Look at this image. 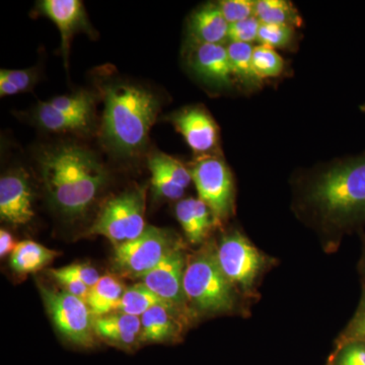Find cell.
<instances>
[{
  "label": "cell",
  "instance_id": "cell-1",
  "mask_svg": "<svg viewBox=\"0 0 365 365\" xmlns=\"http://www.w3.org/2000/svg\"><path fill=\"white\" fill-rule=\"evenodd\" d=\"M297 216L336 248L341 237L365 227V151L334 160L297 181Z\"/></svg>",
  "mask_w": 365,
  "mask_h": 365
},
{
  "label": "cell",
  "instance_id": "cell-2",
  "mask_svg": "<svg viewBox=\"0 0 365 365\" xmlns=\"http://www.w3.org/2000/svg\"><path fill=\"white\" fill-rule=\"evenodd\" d=\"M46 193L53 207L69 218L85 215L108 181L98 158L76 144H58L37 158Z\"/></svg>",
  "mask_w": 365,
  "mask_h": 365
},
{
  "label": "cell",
  "instance_id": "cell-3",
  "mask_svg": "<svg viewBox=\"0 0 365 365\" xmlns=\"http://www.w3.org/2000/svg\"><path fill=\"white\" fill-rule=\"evenodd\" d=\"M104 96V143L118 157H133L145 146L160 101L150 91L128 83L108 86Z\"/></svg>",
  "mask_w": 365,
  "mask_h": 365
},
{
  "label": "cell",
  "instance_id": "cell-4",
  "mask_svg": "<svg viewBox=\"0 0 365 365\" xmlns=\"http://www.w3.org/2000/svg\"><path fill=\"white\" fill-rule=\"evenodd\" d=\"M184 292L191 312L225 314L234 311L237 307L239 294L220 268L215 245H204L188 257Z\"/></svg>",
  "mask_w": 365,
  "mask_h": 365
},
{
  "label": "cell",
  "instance_id": "cell-5",
  "mask_svg": "<svg viewBox=\"0 0 365 365\" xmlns=\"http://www.w3.org/2000/svg\"><path fill=\"white\" fill-rule=\"evenodd\" d=\"M216 256L225 277L237 294L252 297L257 282L272 260L259 251L239 230L223 235L216 246Z\"/></svg>",
  "mask_w": 365,
  "mask_h": 365
},
{
  "label": "cell",
  "instance_id": "cell-6",
  "mask_svg": "<svg viewBox=\"0 0 365 365\" xmlns=\"http://www.w3.org/2000/svg\"><path fill=\"white\" fill-rule=\"evenodd\" d=\"M145 187H133L110 199L98 213L88 234L103 235L114 246L133 241L145 225Z\"/></svg>",
  "mask_w": 365,
  "mask_h": 365
},
{
  "label": "cell",
  "instance_id": "cell-7",
  "mask_svg": "<svg viewBox=\"0 0 365 365\" xmlns=\"http://www.w3.org/2000/svg\"><path fill=\"white\" fill-rule=\"evenodd\" d=\"M181 246L182 242L169 230L146 227L143 234L133 241L115 247L113 265L122 275L141 279Z\"/></svg>",
  "mask_w": 365,
  "mask_h": 365
},
{
  "label": "cell",
  "instance_id": "cell-8",
  "mask_svg": "<svg viewBox=\"0 0 365 365\" xmlns=\"http://www.w3.org/2000/svg\"><path fill=\"white\" fill-rule=\"evenodd\" d=\"M189 170L199 199L210 208L216 225L228 220L235 210V184L223 158L217 153L200 155Z\"/></svg>",
  "mask_w": 365,
  "mask_h": 365
},
{
  "label": "cell",
  "instance_id": "cell-9",
  "mask_svg": "<svg viewBox=\"0 0 365 365\" xmlns=\"http://www.w3.org/2000/svg\"><path fill=\"white\" fill-rule=\"evenodd\" d=\"M41 297L47 313L58 332L71 344L83 348L96 345L93 317L86 300L64 290L40 285Z\"/></svg>",
  "mask_w": 365,
  "mask_h": 365
},
{
  "label": "cell",
  "instance_id": "cell-10",
  "mask_svg": "<svg viewBox=\"0 0 365 365\" xmlns=\"http://www.w3.org/2000/svg\"><path fill=\"white\" fill-rule=\"evenodd\" d=\"M188 256L181 246L146 273L141 281L158 297L190 317L192 314L184 292V275Z\"/></svg>",
  "mask_w": 365,
  "mask_h": 365
},
{
  "label": "cell",
  "instance_id": "cell-11",
  "mask_svg": "<svg viewBox=\"0 0 365 365\" xmlns=\"http://www.w3.org/2000/svg\"><path fill=\"white\" fill-rule=\"evenodd\" d=\"M170 120L194 153L200 155L216 153L220 143L218 127L202 107L185 108Z\"/></svg>",
  "mask_w": 365,
  "mask_h": 365
},
{
  "label": "cell",
  "instance_id": "cell-12",
  "mask_svg": "<svg viewBox=\"0 0 365 365\" xmlns=\"http://www.w3.org/2000/svg\"><path fill=\"white\" fill-rule=\"evenodd\" d=\"M188 64L192 72L206 85L225 88H230L234 83L227 46L191 45Z\"/></svg>",
  "mask_w": 365,
  "mask_h": 365
},
{
  "label": "cell",
  "instance_id": "cell-13",
  "mask_svg": "<svg viewBox=\"0 0 365 365\" xmlns=\"http://www.w3.org/2000/svg\"><path fill=\"white\" fill-rule=\"evenodd\" d=\"M33 196L28 175L16 170L0 180V216L13 225H26L32 220Z\"/></svg>",
  "mask_w": 365,
  "mask_h": 365
},
{
  "label": "cell",
  "instance_id": "cell-14",
  "mask_svg": "<svg viewBox=\"0 0 365 365\" xmlns=\"http://www.w3.org/2000/svg\"><path fill=\"white\" fill-rule=\"evenodd\" d=\"M186 314L170 304H158L141 319V343H170L181 339Z\"/></svg>",
  "mask_w": 365,
  "mask_h": 365
},
{
  "label": "cell",
  "instance_id": "cell-15",
  "mask_svg": "<svg viewBox=\"0 0 365 365\" xmlns=\"http://www.w3.org/2000/svg\"><path fill=\"white\" fill-rule=\"evenodd\" d=\"M93 330L101 340L125 351L135 349L141 343V319L121 312L93 319Z\"/></svg>",
  "mask_w": 365,
  "mask_h": 365
},
{
  "label": "cell",
  "instance_id": "cell-16",
  "mask_svg": "<svg viewBox=\"0 0 365 365\" xmlns=\"http://www.w3.org/2000/svg\"><path fill=\"white\" fill-rule=\"evenodd\" d=\"M40 9L58 28L61 35L62 55L67 62L74 34L88 29L83 2L79 0H44L40 4Z\"/></svg>",
  "mask_w": 365,
  "mask_h": 365
},
{
  "label": "cell",
  "instance_id": "cell-17",
  "mask_svg": "<svg viewBox=\"0 0 365 365\" xmlns=\"http://www.w3.org/2000/svg\"><path fill=\"white\" fill-rule=\"evenodd\" d=\"M230 25L217 4L198 7L190 16L188 23L190 45H223L228 40Z\"/></svg>",
  "mask_w": 365,
  "mask_h": 365
},
{
  "label": "cell",
  "instance_id": "cell-18",
  "mask_svg": "<svg viewBox=\"0 0 365 365\" xmlns=\"http://www.w3.org/2000/svg\"><path fill=\"white\" fill-rule=\"evenodd\" d=\"M176 216L192 245L202 244L216 225L210 208L199 198L180 200L176 205Z\"/></svg>",
  "mask_w": 365,
  "mask_h": 365
},
{
  "label": "cell",
  "instance_id": "cell-19",
  "mask_svg": "<svg viewBox=\"0 0 365 365\" xmlns=\"http://www.w3.org/2000/svg\"><path fill=\"white\" fill-rule=\"evenodd\" d=\"M124 292L123 285L114 276L101 277L97 284L91 288L86 299L93 319L115 312Z\"/></svg>",
  "mask_w": 365,
  "mask_h": 365
},
{
  "label": "cell",
  "instance_id": "cell-20",
  "mask_svg": "<svg viewBox=\"0 0 365 365\" xmlns=\"http://www.w3.org/2000/svg\"><path fill=\"white\" fill-rule=\"evenodd\" d=\"M58 253L33 241L16 244L11 256V267L19 274L37 272L54 260Z\"/></svg>",
  "mask_w": 365,
  "mask_h": 365
},
{
  "label": "cell",
  "instance_id": "cell-21",
  "mask_svg": "<svg viewBox=\"0 0 365 365\" xmlns=\"http://www.w3.org/2000/svg\"><path fill=\"white\" fill-rule=\"evenodd\" d=\"M38 124L53 132H81L90 128L91 118L69 114L53 107L49 102H41L35 114Z\"/></svg>",
  "mask_w": 365,
  "mask_h": 365
},
{
  "label": "cell",
  "instance_id": "cell-22",
  "mask_svg": "<svg viewBox=\"0 0 365 365\" xmlns=\"http://www.w3.org/2000/svg\"><path fill=\"white\" fill-rule=\"evenodd\" d=\"M254 47L253 44L235 42L227 46L234 79L248 91L257 90L262 83L253 66Z\"/></svg>",
  "mask_w": 365,
  "mask_h": 365
},
{
  "label": "cell",
  "instance_id": "cell-23",
  "mask_svg": "<svg viewBox=\"0 0 365 365\" xmlns=\"http://www.w3.org/2000/svg\"><path fill=\"white\" fill-rule=\"evenodd\" d=\"M255 16L262 24L292 28L302 25V19L297 7L287 0H257L255 1Z\"/></svg>",
  "mask_w": 365,
  "mask_h": 365
},
{
  "label": "cell",
  "instance_id": "cell-24",
  "mask_svg": "<svg viewBox=\"0 0 365 365\" xmlns=\"http://www.w3.org/2000/svg\"><path fill=\"white\" fill-rule=\"evenodd\" d=\"M163 304L168 302L140 282L125 289L123 297L120 299L115 312L141 317L151 307Z\"/></svg>",
  "mask_w": 365,
  "mask_h": 365
},
{
  "label": "cell",
  "instance_id": "cell-25",
  "mask_svg": "<svg viewBox=\"0 0 365 365\" xmlns=\"http://www.w3.org/2000/svg\"><path fill=\"white\" fill-rule=\"evenodd\" d=\"M253 66L261 81L278 78L284 69V60L272 48L264 45L255 46Z\"/></svg>",
  "mask_w": 365,
  "mask_h": 365
},
{
  "label": "cell",
  "instance_id": "cell-26",
  "mask_svg": "<svg viewBox=\"0 0 365 365\" xmlns=\"http://www.w3.org/2000/svg\"><path fill=\"white\" fill-rule=\"evenodd\" d=\"M148 169L151 173V185L157 196L168 200H179L184 196L186 189L179 186L153 158H148Z\"/></svg>",
  "mask_w": 365,
  "mask_h": 365
},
{
  "label": "cell",
  "instance_id": "cell-27",
  "mask_svg": "<svg viewBox=\"0 0 365 365\" xmlns=\"http://www.w3.org/2000/svg\"><path fill=\"white\" fill-rule=\"evenodd\" d=\"M294 39L295 28L292 26L261 23L257 42L272 49H285L292 45Z\"/></svg>",
  "mask_w": 365,
  "mask_h": 365
},
{
  "label": "cell",
  "instance_id": "cell-28",
  "mask_svg": "<svg viewBox=\"0 0 365 365\" xmlns=\"http://www.w3.org/2000/svg\"><path fill=\"white\" fill-rule=\"evenodd\" d=\"M49 103L60 111L81 115V116L93 117L95 100L91 93H86V91L54 98Z\"/></svg>",
  "mask_w": 365,
  "mask_h": 365
},
{
  "label": "cell",
  "instance_id": "cell-29",
  "mask_svg": "<svg viewBox=\"0 0 365 365\" xmlns=\"http://www.w3.org/2000/svg\"><path fill=\"white\" fill-rule=\"evenodd\" d=\"M327 365H365V341H349L336 345Z\"/></svg>",
  "mask_w": 365,
  "mask_h": 365
},
{
  "label": "cell",
  "instance_id": "cell-30",
  "mask_svg": "<svg viewBox=\"0 0 365 365\" xmlns=\"http://www.w3.org/2000/svg\"><path fill=\"white\" fill-rule=\"evenodd\" d=\"M355 340L365 341V287H362L361 297L356 311L340 334L336 341V345Z\"/></svg>",
  "mask_w": 365,
  "mask_h": 365
},
{
  "label": "cell",
  "instance_id": "cell-31",
  "mask_svg": "<svg viewBox=\"0 0 365 365\" xmlns=\"http://www.w3.org/2000/svg\"><path fill=\"white\" fill-rule=\"evenodd\" d=\"M217 4L228 25L255 16V1L252 0H222Z\"/></svg>",
  "mask_w": 365,
  "mask_h": 365
},
{
  "label": "cell",
  "instance_id": "cell-32",
  "mask_svg": "<svg viewBox=\"0 0 365 365\" xmlns=\"http://www.w3.org/2000/svg\"><path fill=\"white\" fill-rule=\"evenodd\" d=\"M150 158H153L177 182L179 186L184 189L188 188L190 182H192L189 168L185 167L180 160L165 155V153H155Z\"/></svg>",
  "mask_w": 365,
  "mask_h": 365
},
{
  "label": "cell",
  "instance_id": "cell-33",
  "mask_svg": "<svg viewBox=\"0 0 365 365\" xmlns=\"http://www.w3.org/2000/svg\"><path fill=\"white\" fill-rule=\"evenodd\" d=\"M260 21L256 16L232 24L228 28V41L235 43L252 44L258 39Z\"/></svg>",
  "mask_w": 365,
  "mask_h": 365
},
{
  "label": "cell",
  "instance_id": "cell-34",
  "mask_svg": "<svg viewBox=\"0 0 365 365\" xmlns=\"http://www.w3.org/2000/svg\"><path fill=\"white\" fill-rule=\"evenodd\" d=\"M52 277L59 283L60 287H63L64 292H68L74 297L86 300L91 288L85 284L83 281L73 275L66 273L63 269H51L48 271Z\"/></svg>",
  "mask_w": 365,
  "mask_h": 365
},
{
  "label": "cell",
  "instance_id": "cell-35",
  "mask_svg": "<svg viewBox=\"0 0 365 365\" xmlns=\"http://www.w3.org/2000/svg\"><path fill=\"white\" fill-rule=\"evenodd\" d=\"M0 76H4V78L9 79L20 91L30 90L36 81V73L33 69H25V71L2 69L0 71Z\"/></svg>",
  "mask_w": 365,
  "mask_h": 365
},
{
  "label": "cell",
  "instance_id": "cell-36",
  "mask_svg": "<svg viewBox=\"0 0 365 365\" xmlns=\"http://www.w3.org/2000/svg\"><path fill=\"white\" fill-rule=\"evenodd\" d=\"M62 269L66 273L71 274L74 277L83 281L90 288L95 287L101 278L98 271L95 268L91 267V266L88 265V264H72V265Z\"/></svg>",
  "mask_w": 365,
  "mask_h": 365
},
{
  "label": "cell",
  "instance_id": "cell-37",
  "mask_svg": "<svg viewBox=\"0 0 365 365\" xmlns=\"http://www.w3.org/2000/svg\"><path fill=\"white\" fill-rule=\"evenodd\" d=\"M16 245H14L13 235L6 230H0V256L1 258L7 254L13 253Z\"/></svg>",
  "mask_w": 365,
  "mask_h": 365
},
{
  "label": "cell",
  "instance_id": "cell-38",
  "mask_svg": "<svg viewBox=\"0 0 365 365\" xmlns=\"http://www.w3.org/2000/svg\"><path fill=\"white\" fill-rule=\"evenodd\" d=\"M18 93H20V91L11 81L4 76H0V95L1 97L16 95Z\"/></svg>",
  "mask_w": 365,
  "mask_h": 365
},
{
  "label": "cell",
  "instance_id": "cell-39",
  "mask_svg": "<svg viewBox=\"0 0 365 365\" xmlns=\"http://www.w3.org/2000/svg\"><path fill=\"white\" fill-rule=\"evenodd\" d=\"M360 240H361V256L359 262V272L361 278L362 287H365V232L364 230L359 232Z\"/></svg>",
  "mask_w": 365,
  "mask_h": 365
},
{
  "label": "cell",
  "instance_id": "cell-40",
  "mask_svg": "<svg viewBox=\"0 0 365 365\" xmlns=\"http://www.w3.org/2000/svg\"><path fill=\"white\" fill-rule=\"evenodd\" d=\"M360 111H361L362 113H364V114H365V103H364V104H362L361 106H360Z\"/></svg>",
  "mask_w": 365,
  "mask_h": 365
}]
</instances>
